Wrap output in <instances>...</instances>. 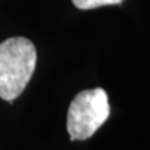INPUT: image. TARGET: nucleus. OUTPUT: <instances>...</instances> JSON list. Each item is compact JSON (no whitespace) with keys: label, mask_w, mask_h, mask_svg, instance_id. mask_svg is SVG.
Masks as SVG:
<instances>
[{"label":"nucleus","mask_w":150,"mask_h":150,"mask_svg":"<svg viewBox=\"0 0 150 150\" xmlns=\"http://www.w3.org/2000/svg\"><path fill=\"white\" fill-rule=\"evenodd\" d=\"M110 105L104 89L83 90L70 103L67 128L71 140H86L109 118Z\"/></svg>","instance_id":"2"},{"label":"nucleus","mask_w":150,"mask_h":150,"mask_svg":"<svg viewBox=\"0 0 150 150\" xmlns=\"http://www.w3.org/2000/svg\"><path fill=\"white\" fill-rule=\"evenodd\" d=\"M73 4L78 9L81 10H89L104 5H115V4L123 3V0H71Z\"/></svg>","instance_id":"3"},{"label":"nucleus","mask_w":150,"mask_h":150,"mask_svg":"<svg viewBox=\"0 0 150 150\" xmlns=\"http://www.w3.org/2000/svg\"><path fill=\"white\" fill-rule=\"evenodd\" d=\"M36 65V49L29 39L9 38L0 43V98L13 101L26 88Z\"/></svg>","instance_id":"1"}]
</instances>
